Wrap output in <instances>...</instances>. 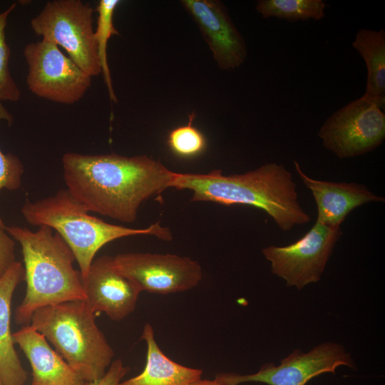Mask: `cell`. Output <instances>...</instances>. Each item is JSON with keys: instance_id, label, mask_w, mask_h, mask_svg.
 <instances>
[{"instance_id": "cell-1", "label": "cell", "mask_w": 385, "mask_h": 385, "mask_svg": "<svg viewBox=\"0 0 385 385\" xmlns=\"http://www.w3.org/2000/svg\"><path fill=\"white\" fill-rule=\"evenodd\" d=\"M67 190L91 212L131 223L141 204L172 188L176 173L148 155L66 153Z\"/></svg>"}, {"instance_id": "cell-2", "label": "cell", "mask_w": 385, "mask_h": 385, "mask_svg": "<svg viewBox=\"0 0 385 385\" xmlns=\"http://www.w3.org/2000/svg\"><path fill=\"white\" fill-rule=\"evenodd\" d=\"M172 188L192 192V202L247 205L265 211L283 231L310 221L298 201L292 174L275 163L243 174L225 175L221 170L208 173H176Z\"/></svg>"}, {"instance_id": "cell-3", "label": "cell", "mask_w": 385, "mask_h": 385, "mask_svg": "<svg viewBox=\"0 0 385 385\" xmlns=\"http://www.w3.org/2000/svg\"><path fill=\"white\" fill-rule=\"evenodd\" d=\"M6 232L21 248L25 296L16 311V322L30 324L34 312L46 306L73 300H85L80 271L73 267L74 255L52 228L42 225L36 231L16 225Z\"/></svg>"}, {"instance_id": "cell-4", "label": "cell", "mask_w": 385, "mask_h": 385, "mask_svg": "<svg viewBox=\"0 0 385 385\" xmlns=\"http://www.w3.org/2000/svg\"><path fill=\"white\" fill-rule=\"evenodd\" d=\"M26 221L38 227L52 228L72 251L81 277L87 274L96 253L115 240L133 235H153L163 240L172 239L170 230L158 221L145 228H131L111 224L90 212L67 190L35 202L26 200L21 209Z\"/></svg>"}, {"instance_id": "cell-5", "label": "cell", "mask_w": 385, "mask_h": 385, "mask_svg": "<svg viewBox=\"0 0 385 385\" xmlns=\"http://www.w3.org/2000/svg\"><path fill=\"white\" fill-rule=\"evenodd\" d=\"M95 315L84 300H73L36 309L29 324L87 382L101 379L114 357Z\"/></svg>"}, {"instance_id": "cell-6", "label": "cell", "mask_w": 385, "mask_h": 385, "mask_svg": "<svg viewBox=\"0 0 385 385\" xmlns=\"http://www.w3.org/2000/svg\"><path fill=\"white\" fill-rule=\"evenodd\" d=\"M94 11L81 0H53L31 20L36 35L63 48L91 77L101 73L93 26Z\"/></svg>"}, {"instance_id": "cell-7", "label": "cell", "mask_w": 385, "mask_h": 385, "mask_svg": "<svg viewBox=\"0 0 385 385\" xmlns=\"http://www.w3.org/2000/svg\"><path fill=\"white\" fill-rule=\"evenodd\" d=\"M28 65L26 79L34 95L53 102L73 104L89 89L92 77L52 42H31L24 48Z\"/></svg>"}, {"instance_id": "cell-8", "label": "cell", "mask_w": 385, "mask_h": 385, "mask_svg": "<svg viewBox=\"0 0 385 385\" xmlns=\"http://www.w3.org/2000/svg\"><path fill=\"white\" fill-rule=\"evenodd\" d=\"M318 136L339 159L363 155L384 141L385 113L375 102L361 96L333 113Z\"/></svg>"}, {"instance_id": "cell-9", "label": "cell", "mask_w": 385, "mask_h": 385, "mask_svg": "<svg viewBox=\"0 0 385 385\" xmlns=\"http://www.w3.org/2000/svg\"><path fill=\"white\" fill-rule=\"evenodd\" d=\"M342 235L340 226L316 221L312 227L295 242L262 249L270 262L272 272L283 279L289 287L297 289L318 282Z\"/></svg>"}, {"instance_id": "cell-10", "label": "cell", "mask_w": 385, "mask_h": 385, "mask_svg": "<svg viewBox=\"0 0 385 385\" xmlns=\"http://www.w3.org/2000/svg\"><path fill=\"white\" fill-rule=\"evenodd\" d=\"M355 367L349 353L339 343L327 342L308 352L294 350L281 360L279 365L263 364L259 371L251 374L220 373L215 379L224 385H240L258 382L267 385H306L312 378L324 373H335L337 368Z\"/></svg>"}, {"instance_id": "cell-11", "label": "cell", "mask_w": 385, "mask_h": 385, "mask_svg": "<svg viewBox=\"0 0 385 385\" xmlns=\"http://www.w3.org/2000/svg\"><path fill=\"white\" fill-rule=\"evenodd\" d=\"M113 262L140 292L166 294L188 291L202 278L197 261L177 255L122 253L113 256Z\"/></svg>"}, {"instance_id": "cell-12", "label": "cell", "mask_w": 385, "mask_h": 385, "mask_svg": "<svg viewBox=\"0 0 385 385\" xmlns=\"http://www.w3.org/2000/svg\"><path fill=\"white\" fill-rule=\"evenodd\" d=\"M180 4L197 24L217 66L232 70L247 57L245 39L222 2L218 0H183Z\"/></svg>"}, {"instance_id": "cell-13", "label": "cell", "mask_w": 385, "mask_h": 385, "mask_svg": "<svg viewBox=\"0 0 385 385\" xmlns=\"http://www.w3.org/2000/svg\"><path fill=\"white\" fill-rule=\"evenodd\" d=\"M85 302L96 314L103 312L113 321H121L135 309L140 291L115 267L113 257L94 259L81 277Z\"/></svg>"}, {"instance_id": "cell-14", "label": "cell", "mask_w": 385, "mask_h": 385, "mask_svg": "<svg viewBox=\"0 0 385 385\" xmlns=\"http://www.w3.org/2000/svg\"><path fill=\"white\" fill-rule=\"evenodd\" d=\"M294 165L302 182L310 190L317 207V221L340 226L356 207L371 202H384L366 186L354 183H334L314 180L307 176L294 160Z\"/></svg>"}, {"instance_id": "cell-15", "label": "cell", "mask_w": 385, "mask_h": 385, "mask_svg": "<svg viewBox=\"0 0 385 385\" xmlns=\"http://www.w3.org/2000/svg\"><path fill=\"white\" fill-rule=\"evenodd\" d=\"M32 370V385H86L85 381L31 325L13 334Z\"/></svg>"}, {"instance_id": "cell-16", "label": "cell", "mask_w": 385, "mask_h": 385, "mask_svg": "<svg viewBox=\"0 0 385 385\" xmlns=\"http://www.w3.org/2000/svg\"><path fill=\"white\" fill-rule=\"evenodd\" d=\"M23 280L24 265L19 261L0 276V376L3 385H25L27 380L11 332V300L16 287Z\"/></svg>"}, {"instance_id": "cell-17", "label": "cell", "mask_w": 385, "mask_h": 385, "mask_svg": "<svg viewBox=\"0 0 385 385\" xmlns=\"http://www.w3.org/2000/svg\"><path fill=\"white\" fill-rule=\"evenodd\" d=\"M141 339L147 346L143 371L119 385H191L201 379L202 371L178 364L168 357L157 344L153 327L146 323Z\"/></svg>"}, {"instance_id": "cell-18", "label": "cell", "mask_w": 385, "mask_h": 385, "mask_svg": "<svg viewBox=\"0 0 385 385\" xmlns=\"http://www.w3.org/2000/svg\"><path fill=\"white\" fill-rule=\"evenodd\" d=\"M367 68L364 98L375 102L383 110L385 106V31L361 29L352 42Z\"/></svg>"}, {"instance_id": "cell-19", "label": "cell", "mask_w": 385, "mask_h": 385, "mask_svg": "<svg viewBox=\"0 0 385 385\" xmlns=\"http://www.w3.org/2000/svg\"><path fill=\"white\" fill-rule=\"evenodd\" d=\"M326 6L322 0H258L255 10L263 19L276 17L292 23L322 19Z\"/></svg>"}, {"instance_id": "cell-20", "label": "cell", "mask_w": 385, "mask_h": 385, "mask_svg": "<svg viewBox=\"0 0 385 385\" xmlns=\"http://www.w3.org/2000/svg\"><path fill=\"white\" fill-rule=\"evenodd\" d=\"M120 3V0H100L96 9L98 18L96 28L94 31V38L97 47L98 58L110 98L113 102L117 101V98L113 91L108 63L107 46L108 41L112 36L119 35L118 31L113 24V16Z\"/></svg>"}, {"instance_id": "cell-21", "label": "cell", "mask_w": 385, "mask_h": 385, "mask_svg": "<svg viewBox=\"0 0 385 385\" xmlns=\"http://www.w3.org/2000/svg\"><path fill=\"white\" fill-rule=\"evenodd\" d=\"M12 4L0 13V101H18L21 91L13 79L9 69L10 48L6 41L5 29L11 12L15 9Z\"/></svg>"}, {"instance_id": "cell-22", "label": "cell", "mask_w": 385, "mask_h": 385, "mask_svg": "<svg viewBox=\"0 0 385 385\" xmlns=\"http://www.w3.org/2000/svg\"><path fill=\"white\" fill-rule=\"evenodd\" d=\"M194 118L192 113L189 116L188 125L175 128L168 134V145L179 156L187 158L197 155L206 147L205 136L192 125Z\"/></svg>"}, {"instance_id": "cell-23", "label": "cell", "mask_w": 385, "mask_h": 385, "mask_svg": "<svg viewBox=\"0 0 385 385\" xmlns=\"http://www.w3.org/2000/svg\"><path fill=\"white\" fill-rule=\"evenodd\" d=\"M14 118L11 113L0 101V120H5L11 125ZM24 165L16 155L12 153H4L0 149V192L18 190L21 185ZM6 225L0 215V228L6 230Z\"/></svg>"}, {"instance_id": "cell-24", "label": "cell", "mask_w": 385, "mask_h": 385, "mask_svg": "<svg viewBox=\"0 0 385 385\" xmlns=\"http://www.w3.org/2000/svg\"><path fill=\"white\" fill-rule=\"evenodd\" d=\"M15 240L0 228V274H4L15 262Z\"/></svg>"}, {"instance_id": "cell-25", "label": "cell", "mask_w": 385, "mask_h": 385, "mask_svg": "<svg viewBox=\"0 0 385 385\" xmlns=\"http://www.w3.org/2000/svg\"><path fill=\"white\" fill-rule=\"evenodd\" d=\"M129 371L120 359L113 360L106 374L99 379L87 382L86 385H119Z\"/></svg>"}, {"instance_id": "cell-26", "label": "cell", "mask_w": 385, "mask_h": 385, "mask_svg": "<svg viewBox=\"0 0 385 385\" xmlns=\"http://www.w3.org/2000/svg\"><path fill=\"white\" fill-rule=\"evenodd\" d=\"M191 385H224L217 380L199 379Z\"/></svg>"}, {"instance_id": "cell-27", "label": "cell", "mask_w": 385, "mask_h": 385, "mask_svg": "<svg viewBox=\"0 0 385 385\" xmlns=\"http://www.w3.org/2000/svg\"><path fill=\"white\" fill-rule=\"evenodd\" d=\"M0 385H3V383H2V381H1V376H0Z\"/></svg>"}, {"instance_id": "cell-28", "label": "cell", "mask_w": 385, "mask_h": 385, "mask_svg": "<svg viewBox=\"0 0 385 385\" xmlns=\"http://www.w3.org/2000/svg\"><path fill=\"white\" fill-rule=\"evenodd\" d=\"M1 274H0V276H1Z\"/></svg>"}]
</instances>
